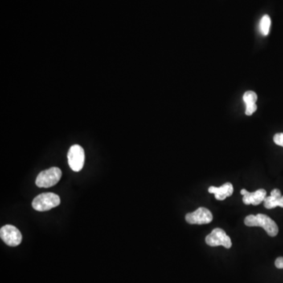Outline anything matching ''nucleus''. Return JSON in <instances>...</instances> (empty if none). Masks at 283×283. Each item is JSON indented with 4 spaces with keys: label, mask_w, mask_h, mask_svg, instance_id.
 Wrapping results in <instances>:
<instances>
[{
    "label": "nucleus",
    "mask_w": 283,
    "mask_h": 283,
    "mask_svg": "<svg viewBox=\"0 0 283 283\" xmlns=\"http://www.w3.org/2000/svg\"><path fill=\"white\" fill-rule=\"evenodd\" d=\"M264 206L266 209L271 210L280 206L283 208V196L279 189H274L271 192V196L266 197L264 201Z\"/></svg>",
    "instance_id": "9d476101"
},
{
    "label": "nucleus",
    "mask_w": 283,
    "mask_h": 283,
    "mask_svg": "<svg viewBox=\"0 0 283 283\" xmlns=\"http://www.w3.org/2000/svg\"><path fill=\"white\" fill-rule=\"evenodd\" d=\"M243 101H244L246 106L256 104V101H257V95L255 93L254 91H247L243 95Z\"/></svg>",
    "instance_id": "f8f14e48"
},
{
    "label": "nucleus",
    "mask_w": 283,
    "mask_h": 283,
    "mask_svg": "<svg viewBox=\"0 0 283 283\" xmlns=\"http://www.w3.org/2000/svg\"><path fill=\"white\" fill-rule=\"evenodd\" d=\"M209 192L210 194H215V199L218 201H223L227 197H231L234 192V187L231 182H226L219 187L210 186L209 188Z\"/></svg>",
    "instance_id": "1a4fd4ad"
},
{
    "label": "nucleus",
    "mask_w": 283,
    "mask_h": 283,
    "mask_svg": "<svg viewBox=\"0 0 283 283\" xmlns=\"http://www.w3.org/2000/svg\"><path fill=\"white\" fill-rule=\"evenodd\" d=\"M206 243L212 247L222 246L224 248H230L232 247L231 238L221 228L214 229L213 231L206 237Z\"/></svg>",
    "instance_id": "39448f33"
},
{
    "label": "nucleus",
    "mask_w": 283,
    "mask_h": 283,
    "mask_svg": "<svg viewBox=\"0 0 283 283\" xmlns=\"http://www.w3.org/2000/svg\"><path fill=\"white\" fill-rule=\"evenodd\" d=\"M271 24H272L271 18H270L269 16L267 15V14L261 18L260 25H259V28H260V33H261L262 35L266 36V35H268V34H269Z\"/></svg>",
    "instance_id": "9b49d317"
},
{
    "label": "nucleus",
    "mask_w": 283,
    "mask_h": 283,
    "mask_svg": "<svg viewBox=\"0 0 283 283\" xmlns=\"http://www.w3.org/2000/svg\"><path fill=\"white\" fill-rule=\"evenodd\" d=\"M61 177H62V171L60 169L52 167L41 172L38 175L35 184L39 187L48 188L56 185L60 181Z\"/></svg>",
    "instance_id": "7ed1b4c3"
},
{
    "label": "nucleus",
    "mask_w": 283,
    "mask_h": 283,
    "mask_svg": "<svg viewBox=\"0 0 283 283\" xmlns=\"http://www.w3.org/2000/svg\"><path fill=\"white\" fill-rule=\"evenodd\" d=\"M245 224L248 227H260L264 229L269 236L275 237L279 233V227L276 222L264 214L249 215L245 219Z\"/></svg>",
    "instance_id": "f257e3e1"
},
{
    "label": "nucleus",
    "mask_w": 283,
    "mask_h": 283,
    "mask_svg": "<svg viewBox=\"0 0 283 283\" xmlns=\"http://www.w3.org/2000/svg\"><path fill=\"white\" fill-rule=\"evenodd\" d=\"M241 194L243 196V203L246 205H253L258 206L264 202L265 199L267 192L264 189H259L256 192H248L247 190L243 189L241 190Z\"/></svg>",
    "instance_id": "6e6552de"
},
{
    "label": "nucleus",
    "mask_w": 283,
    "mask_h": 283,
    "mask_svg": "<svg viewBox=\"0 0 283 283\" xmlns=\"http://www.w3.org/2000/svg\"><path fill=\"white\" fill-rule=\"evenodd\" d=\"M186 220L190 224H208L211 223L213 219L210 210L206 208H198L196 211L190 212L186 215Z\"/></svg>",
    "instance_id": "0eeeda50"
},
{
    "label": "nucleus",
    "mask_w": 283,
    "mask_h": 283,
    "mask_svg": "<svg viewBox=\"0 0 283 283\" xmlns=\"http://www.w3.org/2000/svg\"><path fill=\"white\" fill-rule=\"evenodd\" d=\"M1 239L10 247H17L21 244L22 235L19 230L12 225H5L0 229Z\"/></svg>",
    "instance_id": "423d86ee"
},
{
    "label": "nucleus",
    "mask_w": 283,
    "mask_h": 283,
    "mask_svg": "<svg viewBox=\"0 0 283 283\" xmlns=\"http://www.w3.org/2000/svg\"><path fill=\"white\" fill-rule=\"evenodd\" d=\"M274 142L276 145H280L283 147V133H277L274 136Z\"/></svg>",
    "instance_id": "4468645a"
},
{
    "label": "nucleus",
    "mask_w": 283,
    "mask_h": 283,
    "mask_svg": "<svg viewBox=\"0 0 283 283\" xmlns=\"http://www.w3.org/2000/svg\"><path fill=\"white\" fill-rule=\"evenodd\" d=\"M60 203V198L57 194L54 193H43L34 198L33 207L36 211L45 212L57 207Z\"/></svg>",
    "instance_id": "f03ea898"
},
{
    "label": "nucleus",
    "mask_w": 283,
    "mask_h": 283,
    "mask_svg": "<svg viewBox=\"0 0 283 283\" xmlns=\"http://www.w3.org/2000/svg\"><path fill=\"white\" fill-rule=\"evenodd\" d=\"M246 114L247 116H251L253 114V113L256 112L257 109V106L256 104H252V105L246 106Z\"/></svg>",
    "instance_id": "ddd939ff"
},
{
    "label": "nucleus",
    "mask_w": 283,
    "mask_h": 283,
    "mask_svg": "<svg viewBox=\"0 0 283 283\" xmlns=\"http://www.w3.org/2000/svg\"><path fill=\"white\" fill-rule=\"evenodd\" d=\"M85 161L84 150L80 145H73L70 147L68 153V162L70 167L74 172H80L84 167Z\"/></svg>",
    "instance_id": "20e7f679"
},
{
    "label": "nucleus",
    "mask_w": 283,
    "mask_h": 283,
    "mask_svg": "<svg viewBox=\"0 0 283 283\" xmlns=\"http://www.w3.org/2000/svg\"><path fill=\"white\" fill-rule=\"evenodd\" d=\"M275 264H276V268L279 269H283V257L277 258Z\"/></svg>",
    "instance_id": "2eb2a0df"
}]
</instances>
